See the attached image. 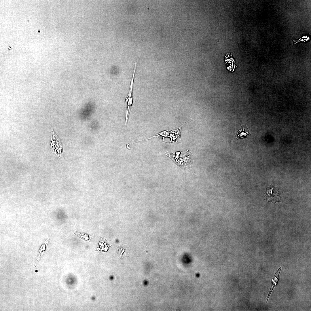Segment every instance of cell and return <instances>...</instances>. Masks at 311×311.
<instances>
[{
    "label": "cell",
    "mask_w": 311,
    "mask_h": 311,
    "mask_svg": "<svg viewBox=\"0 0 311 311\" xmlns=\"http://www.w3.org/2000/svg\"><path fill=\"white\" fill-rule=\"evenodd\" d=\"M280 194L278 188L271 185L267 188L263 197L265 200L275 203L278 202H280L279 199Z\"/></svg>",
    "instance_id": "obj_1"
},
{
    "label": "cell",
    "mask_w": 311,
    "mask_h": 311,
    "mask_svg": "<svg viewBox=\"0 0 311 311\" xmlns=\"http://www.w3.org/2000/svg\"><path fill=\"white\" fill-rule=\"evenodd\" d=\"M136 62L135 63L134 71L131 81L129 92L128 95L126 99V103L127 105L125 126H126L127 124L130 110L131 107L133 100V88L134 74L136 68Z\"/></svg>",
    "instance_id": "obj_2"
},
{
    "label": "cell",
    "mask_w": 311,
    "mask_h": 311,
    "mask_svg": "<svg viewBox=\"0 0 311 311\" xmlns=\"http://www.w3.org/2000/svg\"><path fill=\"white\" fill-rule=\"evenodd\" d=\"M251 134L246 125H243L240 129L237 132L235 137L238 140L246 137Z\"/></svg>",
    "instance_id": "obj_3"
},
{
    "label": "cell",
    "mask_w": 311,
    "mask_h": 311,
    "mask_svg": "<svg viewBox=\"0 0 311 311\" xmlns=\"http://www.w3.org/2000/svg\"><path fill=\"white\" fill-rule=\"evenodd\" d=\"M281 269V267L280 268H279L278 270H277V271L275 274V275L272 279V285H271L269 293L267 298V302L268 300L269 297L271 294V293L272 291L273 290L274 288L276 286L278 283V280L279 276Z\"/></svg>",
    "instance_id": "obj_4"
},
{
    "label": "cell",
    "mask_w": 311,
    "mask_h": 311,
    "mask_svg": "<svg viewBox=\"0 0 311 311\" xmlns=\"http://www.w3.org/2000/svg\"><path fill=\"white\" fill-rule=\"evenodd\" d=\"M117 254L121 258H126L129 256L130 253L129 250L124 246H119L117 248Z\"/></svg>",
    "instance_id": "obj_5"
},
{
    "label": "cell",
    "mask_w": 311,
    "mask_h": 311,
    "mask_svg": "<svg viewBox=\"0 0 311 311\" xmlns=\"http://www.w3.org/2000/svg\"><path fill=\"white\" fill-rule=\"evenodd\" d=\"M49 238H48L42 244L41 246L40 249L39 251V253L37 257V261L35 264H37L39 261L41 257L42 256L43 253H44L45 251L46 246L48 243L49 241Z\"/></svg>",
    "instance_id": "obj_6"
},
{
    "label": "cell",
    "mask_w": 311,
    "mask_h": 311,
    "mask_svg": "<svg viewBox=\"0 0 311 311\" xmlns=\"http://www.w3.org/2000/svg\"><path fill=\"white\" fill-rule=\"evenodd\" d=\"M73 232L81 238L85 240L90 242H91L94 237L93 235H89L85 233H79L76 231H73Z\"/></svg>",
    "instance_id": "obj_7"
}]
</instances>
